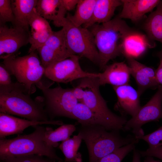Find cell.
Instances as JSON below:
<instances>
[{
	"label": "cell",
	"instance_id": "27",
	"mask_svg": "<svg viewBox=\"0 0 162 162\" xmlns=\"http://www.w3.org/2000/svg\"><path fill=\"white\" fill-rule=\"evenodd\" d=\"M82 140L78 134L62 141L59 146L58 148L65 156L64 162H82L81 154L78 152Z\"/></svg>",
	"mask_w": 162,
	"mask_h": 162
},
{
	"label": "cell",
	"instance_id": "17",
	"mask_svg": "<svg viewBox=\"0 0 162 162\" xmlns=\"http://www.w3.org/2000/svg\"><path fill=\"white\" fill-rule=\"evenodd\" d=\"M112 87L118 99L116 108L122 113L134 116L141 107L137 90L128 84Z\"/></svg>",
	"mask_w": 162,
	"mask_h": 162
},
{
	"label": "cell",
	"instance_id": "39",
	"mask_svg": "<svg viewBox=\"0 0 162 162\" xmlns=\"http://www.w3.org/2000/svg\"><path fill=\"white\" fill-rule=\"evenodd\" d=\"M157 55L160 59V61L162 62V49L160 51L158 52Z\"/></svg>",
	"mask_w": 162,
	"mask_h": 162
},
{
	"label": "cell",
	"instance_id": "37",
	"mask_svg": "<svg viewBox=\"0 0 162 162\" xmlns=\"http://www.w3.org/2000/svg\"><path fill=\"white\" fill-rule=\"evenodd\" d=\"M141 155L138 151L135 148L133 150V155L132 162H141L140 160Z\"/></svg>",
	"mask_w": 162,
	"mask_h": 162
},
{
	"label": "cell",
	"instance_id": "28",
	"mask_svg": "<svg viewBox=\"0 0 162 162\" xmlns=\"http://www.w3.org/2000/svg\"><path fill=\"white\" fill-rule=\"evenodd\" d=\"M135 144L131 143L120 147L101 158L97 162H121L128 153L135 148Z\"/></svg>",
	"mask_w": 162,
	"mask_h": 162
},
{
	"label": "cell",
	"instance_id": "7",
	"mask_svg": "<svg viewBox=\"0 0 162 162\" xmlns=\"http://www.w3.org/2000/svg\"><path fill=\"white\" fill-rule=\"evenodd\" d=\"M60 27L63 29L65 43L71 54L86 58L99 66V56L91 31L81 26H75L66 16Z\"/></svg>",
	"mask_w": 162,
	"mask_h": 162
},
{
	"label": "cell",
	"instance_id": "11",
	"mask_svg": "<svg viewBox=\"0 0 162 162\" xmlns=\"http://www.w3.org/2000/svg\"><path fill=\"white\" fill-rule=\"evenodd\" d=\"M37 50L45 69L55 62L73 55L67 48L62 28L53 31L51 36Z\"/></svg>",
	"mask_w": 162,
	"mask_h": 162
},
{
	"label": "cell",
	"instance_id": "9",
	"mask_svg": "<svg viewBox=\"0 0 162 162\" xmlns=\"http://www.w3.org/2000/svg\"><path fill=\"white\" fill-rule=\"evenodd\" d=\"M157 91L149 101L127 121L123 130H131L135 137L142 136L144 135L142 128L143 125L162 118V86L159 85Z\"/></svg>",
	"mask_w": 162,
	"mask_h": 162
},
{
	"label": "cell",
	"instance_id": "33",
	"mask_svg": "<svg viewBox=\"0 0 162 162\" xmlns=\"http://www.w3.org/2000/svg\"><path fill=\"white\" fill-rule=\"evenodd\" d=\"M142 157L151 156L162 160V146L154 148H148L145 151H138Z\"/></svg>",
	"mask_w": 162,
	"mask_h": 162
},
{
	"label": "cell",
	"instance_id": "21",
	"mask_svg": "<svg viewBox=\"0 0 162 162\" xmlns=\"http://www.w3.org/2000/svg\"><path fill=\"white\" fill-rule=\"evenodd\" d=\"M119 0H97L92 16L83 27L88 28L95 24H101L110 20L116 8L122 5Z\"/></svg>",
	"mask_w": 162,
	"mask_h": 162
},
{
	"label": "cell",
	"instance_id": "12",
	"mask_svg": "<svg viewBox=\"0 0 162 162\" xmlns=\"http://www.w3.org/2000/svg\"><path fill=\"white\" fill-rule=\"evenodd\" d=\"M29 31L16 26L0 25V56L14 54L29 43Z\"/></svg>",
	"mask_w": 162,
	"mask_h": 162
},
{
	"label": "cell",
	"instance_id": "16",
	"mask_svg": "<svg viewBox=\"0 0 162 162\" xmlns=\"http://www.w3.org/2000/svg\"><path fill=\"white\" fill-rule=\"evenodd\" d=\"M29 25L31 27L29 40L31 46L28 53L37 50L46 42L53 32L48 21L37 13L36 8L30 16Z\"/></svg>",
	"mask_w": 162,
	"mask_h": 162
},
{
	"label": "cell",
	"instance_id": "8",
	"mask_svg": "<svg viewBox=\"0 0 162 162\" xmlns=\"http://www.w3.org/2000/svg\"><path fill=\"white\" fill-rule=\"evenodd\" d=\"M36 86L43 93L45 108L50 120L57 117L73 119L72 112L78 101L71 88H64L60 86L50 88L41 81Z\"/></svg>",
	"mask_w": 162,
	"mask_h": 162
},
{
	"label": "cell",
	"instance_id": "3",
	"mask_svg": "<svg viewBox=\"0 0 162 162\" xmlns=\"http://www.w3.org/2000/svg\"><path fill=\"white\" fill-rule=\"evenodd\" d=\"M89 28L99 53V66L104 70L109 61L122 55L124 39L131 28L117 16L108 22L95 24Z\"/></svg>",
	"mask_w": 162,
	"mask_h": 162
},
{
	"label": "cell",
	"instance_id": "32",
	"mask_svg": "<svg viewBox=\"0 0 162 162\" xmlns=\"http://www.w3.org/2000/svg\"><path fill=\"white\" fill-rule=\"evenodd\" d=\"M10 73L2 63L0 65V86H7L13 82L11 80Z\"/></svg>",
	"mask_w": 162,
	"mask_h": 162
},
{
	"label": "cell",
	"instance_id": "1",
	"mask_svg": "<svg viewBox=\"0 0 162 162\" xmlns=\"http://www.w3.org/2000/svg\"><path fill=\"white\" fill-rule=\"evenodd\" d=\"M24 85L17 82L0 86V112L35 121H46L49 116L43 98L33 100Z\"/></svg>",
	"mask_w": 162,
	"mask_h": 162
},
{
	"label": "cell",
	"instance_id": "20",
	"mask_svg": "<svg viewBox=\"0 0 162 162\" xmlns=\"http://www.w3.org/2000/svg\"><path fill=\"white\" fill-rule=\"evenodd\" d=\"M36 10L41 16L53 21L57 27H60L67 12L62 0H38Z\"/></svg>",
	"mask_w": 162,
	"mask_h": 162
},
{
	"label": "cell",
	"instance_id": "38",
	"mask_svg": "<svg viewBox=\"0 0 162 162\" xmlns=\"http://www.w3.org/2000/svg\"><path fill=\"white\" fill-rule=\"evenodd\" d=\"M143 162H161L158 160H155L153 157L146 156L145 157Z\"/></svg>",
	"mask_w": 162,
	"mask_h": 162
},
{
	"label": "cell",
	"instance_id": "18",
	"mask_svg": "<svg viewBox=\"0 0 162 162\" xmlns=\"http://www.w3.org/2000/svg\"><path fill=\"white\" fill-rule=\"evenodd\" d=\"M159 0H121L122 8L118 16L136 23L143 19L146 13L152 12L160 2Z\"/></svg>",
	"mask_w": 162,
	"mask_h": 162
},
{
	"label": "cell",
	"instance_id": "4",
	"mask_svg": "<svg viewBox=\"0 0 162 162\" xmlns=\"http://www.w3.org/2000/svg\"><path fill=\"white\" fill-rule=\"evenodd\" d=\"M32 127L34 130L31 134L18 135L11 139H0V160L10 157L38 155L63 161L57 154L54 148L44 141L46 128L39 125Z\"/></svg>",
	"mask_w": 162,
	"mask_h": 162
},
{
	"label": "cell",
	"instance_id": "2",
	"mask_svg": "<svg viewBox=\"0 0 162 162\" xmlns=\"http://www.w3.org/2000/svg\"><path fill=\"white\" fill-rule=\"evenodd\" d=\"M77 130L87 146L89 162H97L120 147L131 143L136 144L139 140L130 135L123 137L119 131H108L98 124H80Z\"/></svg>",
	"mask_w": 162,
	"mask_h": 162
},
{
	"label": "cell",
	"instance_id": "31",
	"mask_svg": "<svg viewBox=\"0 0 162 162\" xmlns=\"http://www.w3.org/2000/svg\"><path fill=\"white\" fill-rule=\"evenodd\" d=\"M0 161L2 162H56V161L54 160L45 156L38 155L10 157Z\"/></svg>",
	"mask_w": 162,
	"mask_h": 162
},
{
	"label": "cell",
	"instance_id": "30",
	"mask_svg": "<svg viewBox=\"0 0 162 162\" xmlns=\"http://www.w3.org/2000/svg\"><path fill=\"white\" fill-rule=\"evenodd\" d=\"M135 137L137 139L142 140L146 142L149 148H154L162 146V126L150 134Z\"/></svg>",
	"mask_w": 162,
	"mask_h": 162
},
{
	"label": "cell",
	"instance_id": "15",
	"mask_svg": "<svg viewBox=\"0 0 162 162\" xmlns=\"http://www.w3.org/2000/svg\"><path fill=\"white\" fill-rule=\"evenodd\" d=\"M130 74L134 78L141 95L146 89L158 88L159 85L156 76V70L137 61L131 57L126 58Z\"/></svg>",
	"mask_w": 162,
	"mask_h": 162
},
{
	"label": "cell",
	"instance_id": "19",
	"mask_svg": "<svg viewBox=\"0 0 162 162\" xmlns=\"http://www.w3.org/2000/svg\"><path fill=\"white\" fill-rule=\"evenodd\" d=\"M98 77L100 86L106 84L119 86L128 84L131 75L128 65L124 62H115L107 65Z\"/></svg>",
	"mask_w": 162,
	"mask_h": 162
},
{
	"label": "cell",
	"instance_id": "35",
	"mask_svg": "<svg viewBox=\"0 0 162 162\" xmlns=\"http://www.w3.org/2000/svg\"><path fill=\"white\" fill-rule=\"evenodd\" d=\"M79 0H62L63 5L66 11H70L76 8Z\"/></svg>",
	"mask_w": 162,
	"mask_h": 162
},
{
	"label": "cell",
	"instance_id": "24",
	"mask_svg": "<svg viewBox=\"0 0 162 162\" xmlns=\"http://www.w3.org/2000/svg\"><path fill=\"white\" fill-rule=\"evenodd\" d=\"M96 1L97 0H79L74 15L68 13L66 16L75 26H81L91 19Z\"/></svg>",
	"mask_w": 162,
	"mask_h": 162
},
{
	"label": "cell",
	"instance_id": "14",
	"mask_svg": "<svg viewBox=\"0 0 162 162\" xmlns=\"http://www.w3.org/2000/svg\"><path fill=\"white\" fill-rule=\"evenodd\" d=\"M43 124L62 125L63 122L60 121L54 120L35 121L0 112V139L4 138L10 135L21 134L25 129L30 126Z\"/></svg>",
	"mask_w": 162,
	"mask_h": 162
},
{
	"label": "cell",
	"instance_id": "34",
	"mask_svg": "<svg viewBox=\"0 0 162 162\" xmlns=\"http://www.w3.org/2000/svg\"><path fill=\"white\" fill-rule=\"evenodd\" d=\"M71 89L74 95L77 100L80 102H82L85 94L83 89L79 84L77 86Z\"/></svg>",
	"mask_w": 162,
	"mask_h": 162
},
{
	"label": "cell",
	"instance_id": "13",
	"mask_svg": "<svg viewBox=\"0 0 162 162\" xmlns=\"http://www.w3.org/2000/svg\"><path fill=\"white\" fill-rule=\"evenodd\" d=\"M156 44L146 34L131 28L124 39L122 55L125 58L135 59L144 54L148 49L154 47Z\"/></svg>",
	"mask_w": 162,
	"mask_h": 162
},
{
	"label": "cell",
	"instance_id": "26",
	"mask_svg": "<svg viewBox=\"0 0 162 162\" xmlns=\"http://www.w3.org/2000/svg\"><path fill=\"white\" fill-rule=\"evenodd\" d=\"M72 116L73 119L76 120L80 124H98L107 130L106 124L82 102H78L75 106L72 112Z\"/></svg>",
	"mask_w": 162,
	"mask_h": 162
},
{
	"label": "cell",
	"instance_id": "25",
	"mask_svg": "<svg viewBox=\"0 0 162 162\" xmlns=\"http://www.w3.org/2000/svg\"><path fill=\"white\" fill-rule=\"evenodd\" d=\"M76 130L74 125L64 124L54 130L50 127H46L44 140L48 145L54 148L58 146V142L68 138Z\"/></svg>",
	"mask_w": 162,
	"mask_h": 162
},
{
	"label": "cell",
	"instance_id": "10",
	"mask_svg": "<svg viewBox=\"0 0 162 162\" xmlns=\"http://www.w3.org/2000/svg\"><path fill=\"white\" fill-rule=\"evenodd\" d=\"M80 58L73 55L55 62L45 69L44 74L54 82L63 83H67L78 79L98 77L99 73L88 72L82 69L79 61Z\"/></svg>",
	"mask_w": 162,
	"mask_h": 162
},
{
	"label": "cell",
	"instance_id": "6",
	"mask_svg": "<svg viewBox=\"0 0 162 162\" xmlns=\"http://www.w3.org/2000/svg\"><path fill=\"white\" fill-rule=\"evenodd\" d=\"M83 89L85 94L82 102L88 107L106 125L108 131L123 130L127 120L123 116L113 113L100 94V86L97 77L81 79L79 84Z\"/></svg>",
	"mask_w": 162,
	"mask_h": 162
},
{
	"label": "cell",
	"instance_id": "22",
	"mask_svg": "<svg viewBox=\"0 0 162 162\" xmlns=\"http://www.w3.org/2000/svg\"><path fill=\"white\" fill-rule=\"evenodd\" d=\"M37 0H12L11 5L14 16L13 26L29 31V21L34 9L36 8Z\"/></svg>",
	"mask_w": 162,
	"mask_h": 162
},
{
	"label": "cell",
	"instance_id": "5",
	"mask_svg": "<svg viewBox=\"0 0 162 162\" xmlns=\"http://www.w3.org/2000/svg\"><path fill=\"white\" fill-rule=\"evenodd\" d=\"M35 51L17 56L14 54L0 56L2 63L17 82L24 86L30 94L35 91L36 85L41 81L45 69Z\"/></svg>",
	"mask_w": 162,
	"mask_h": 162
},
{
	"label": "cell",
	"instance_id": "23",
	"mask_svg": "<svg viewBox=\"0 0 162 162\" xmlns=\"http://www.w3.org/2000/svg\"><path fill=\"white\" fill-rule=\"evenodd\" d=\"M143 28L151 40L162 43V1L146 18Z\"/></svg>",
	"mask_w": 162,
	"mask_h": 162
},
{
	"label": "cell",
	"instance_id": "29",
	"mask_svg": "<svg viewBox=\"0 0 162 162\" xmlns=\"http://www.w3.org/2000/svg\"><path fill=\"white\" fill-rule=\"evenodd\" d=\"M14 21V16L11 5V0H0V25Z\"/></svg>",
	"mask_w": 162,
	"mask_h": 162
},
{
	"label": "cell",
	"instance_id": "36",
	"mask_svg": "<svg viewBox=\"0 0 162 162\" xmlns=\"http://www.w3.org/2000/svg\"><path fill=\"white\" fill-rule=\"evenodd\" d=\"M156 78L159 84L162 85V62L160 61L158 67L156 70Z\"/></svg>",
	"mask_w": 162,
	"mask_h": 162
}]
</instances>
